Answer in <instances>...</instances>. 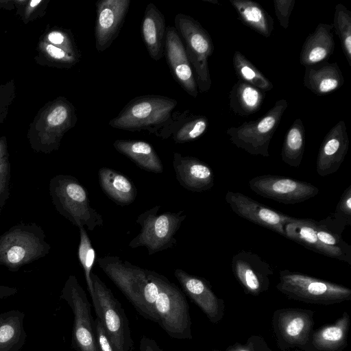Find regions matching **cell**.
I'll return each instance as SVG.
<instances>
[{"mask_svg":"<svg viewBox=\"0 0 351 351\" xmlns=\"http://www.w3.org/2000/svg\"><path fill=\"white\" fill-rule=\"evenodd\" d=\"M130 0H99L96 2L95 47L106 50L118 36L128 13Z\"/></svg>","mask_w":351,"mask_h":351,"instance_id":"ac0fdd59","label":"cell"},{"mask_svg":"<svg viewBox=\"0 0 351 351\" xmlns=\"http://www.w3.org/2000/svg\"><path fill=\"white\" fill-rule=\"evenodd\" d=\"M315 233L317 239L322 243L346 251L351 252V247L346 243L341 235L329 231L320 224L319 221H315Z\"/></svg>","mask_w":351,"mask_h":351,"instance_id":"b9f144b4","label":"cell"},{"mask_svg":"<svg viewBox=\"0 0 351 351\" xmlns=\"http://www.w3.org/2000/svg\"><path fill=\"white\" fill-rule=\"evenodd\" d=\"M322 221L329 230L339 234H341L347 226L351 225V185L343 192L335 213Z\"/></svg>","mask_w":351,"mask_h":351,"instance_id":"d590c367","label":"cell"},{"mask_svg":"<svg viewBox=\"0 0 351 351\" xmlns=\"http://www.w3.org/2000/svg\"><path fill=\"white\" fill-rule=\"evenodd\" d=\"M173 167L179 184L189 191L203 192L215 184V173L211 167L195 157L175 152Z\"/></svg>","mask_w":351,"mask_h":351,"instance_id":"44dd1931","label":"cell"},{"mask_svg":"<svg viewBox=\"0 0 351 351\" xmlns=\"http://www.w3.org/2000/svg\"><path fill=\"white\" fill-rule=\"evenodd\" d=\"M203 351H274L267 343L265 339L261 335H251L245 343L236 342L229 346L225 350L213 349Z\"/></svg>","mask_w":351,"mask_h":351,"instance_id":"60d3db41","label":"cell"},{"mask_svg":"<svg viewBox=\"0 0 351 351\" xmlns=\"http://www.w3.org/2000/svg\"><path fill=\"white\" fill-rule=\"evenodd\" d=\"M349 138L345 122L339 121L325 136L316 160V171L320 176L336 173L347 154Z\"/></svg>","mask_w":351,"mask_h":351,"instance_id":"ffe728a7","label":"cell"},{"mask_svg":"<svg viewBox=\"0 0 351 351\" xmlns=\"http://www.w3.org/2000/svg\"><path fill=\"white\" fill-rule=\"evenodd\" d=\"M344 82L337 62H322L305 66L304 86L318 96L326 95L339 89Z\"/></svg>","mask_w":351,"mask_h":351,"instance_id":"d4e9b609","label":"cell"},{"mask_svg":"<svg viewBox=\"0 0 351 351\" xmlns=\"http://www.w3.org/2000/svg\"><path fill=\"white\" fill-rule=\"evenodd\" d=\"M40 38L47 42L61 48L68 53L81 58V54L76 45L70 29L60 27H47Z\"/></svg>","mask_w":351,"mask_h":351,"instance_id":"f35d334b","label":"cell"},{"mask_svg":"<svg viewBox=\"0 0 351 351\" xmlns=\"http://www.w3.org/2000/svg\"><path fill=\"white\" fill-rule=\"evenodd\" d=\"M49 191L56 210L73 225L78 228L86 226L89 230L103 226L101 215L92 206L87 190L75 177L53 176L49 181Z\"/></svg>","mask_w":351,"mask_h":351,"instance_id":"3957f363","label":"cell"},{"mask_svg":"<svg viewBox=\"0 0 351 351\" xmlns=\"http://www.w3.org/2000/svg\"><path fill=\"white\" fill-rule=\"evenodd\" d=\"M98 177L103 191L117 204L126 206L135 200L136 188L123 174L109 167H101Z\"/></svg>","mask_w":351,"mask_h":351,"instance_id":"4316f807","label":"cell"},{"mask_svg":"<svg viewBox=\"0 0 351 351\" xmlns=\"http://www.w3.org/2000/svg\"><path fill=\"white\" fill-rule=\"evenodd\" d=\"M160 206H154L138 216L136 222L141 230L129 243L130 247H145L148 254L152 255L176 244L175 235L186 215L183 210L160 213Z\"/></svg>","mask_w":351,"mask_h":351,"instance_id":"ba28073f","label":"cell"},{"mask_svg":"<svg viewBox=\"0 0 351 351\" xmlns=\"http://www.w3.org/2000/svg\"><path fill=\"white\" fill-rule=\"evenodd\" d=\"M175 28L185 43V50L194 73L197 88L208 92L211 86L208 58L214 51V45L208 32L191 16L179 13L174 19Z\"/></svg>","mask_w":351,"mask_h":351,"instance_id":"30bf717a","label":"cell"},{"mask_svg":"<svg viewBox=\"0 0 351 351\" xmlns=\"http://www.w3.org/2000/svg\"><path fill=\"white\" fill-rule=\"evenodd\" d=\"M233 68L238 79L267 92L272 83L240 51H235L232 58Z\"/></svg>","mask_w":351,"mask_h":351,"instance_id":"e575fe53","label":"cell"},{"mask_svg":"<svg viewBox=\"0 0 351 351\" xmlns=\"http://www.w3.org/2000/svg\"><path fill=\"white\" fill-rule=\"evenodd\" d=\"M97 263L136 311L144 318L155 322L145 299L151 270L133 265L117 256L106 255L99 258Z\"/></svg>","mask_w":351,"mask_h":351,"instance_id":"9c48e42d","label":"cell"},{"mask_svg":"<svg viewBox=\"0 0 351 351\" xmlns=\"http://www.w3.org/2000/svg\"><path fill=\"white\" fill-rule=\"evenodd\" d=\"M178 101L161 95H143L130 100L109 121L113 128L131 132L147 130L160 137L172 123V112Z\"/></svg>","mask_w":351,"mask_h":351,"instance_id":"7a4b0ae2","label":"cell"},{"mask_svg":"<svg viewBox=\"0 0 351 351\" xmlns=\"http://www.w3.org/2000/svg\"><path fill=\"white\" fill-rule=\"evenodd\" d=\"M225 200L240 217L284 237L285 226L295 218L273 210L239 192L227 191Z\"/></svg>","mask_w":351,"mask_h":351,"instance_id":"2e32d148","label":"cell"},{"mask_svg":"<svg viewBox=\"0 0 351 351\" xmlns=\"http://www.w3.org/2000/svg\"><path fill=\"white\" fill-rule=\"evenodd\" d=\"M332 28L338 36L344 56L351 66V11L341 3L335 8Z\"/></svg>","mask_w":351,"mask_h":351,"instance_id":"8d00e7d4","label":"cell"},{"mask_svg":"<svg viewBox=\"0 0 351 351\" xmlns=\"http://www.w3.org/2000/svg\"><path fill=\"white\" fill-rule=\"evenodd\" d=\"M285 237L318 254L351 265V252L326 245L319 241L315 233V220L295 217L285 227Z\"/></svg>","mask_w":351,"mask_h":351,"instance_id":"7402d4cb","label":"cell"},{"mask_svg":"<svg viewBox=\"0 0 351 351\" xmlns=\"http://www.w3.org/2000/svg\"><path fill=\"white\" fill-rule=\"evenodd\" d=\"M8 163L10 160L7 138L2 136L0 137V171Z\"/></svg>","mask_w":351,"mask_h":351,"instance_id":"c3c4849f","label":"cell"},{"mask_svg":"<svg viewBox=\"0 0 351 351\" xmlns=\"http://www.w3.org/2000/svg\"><path fill=\"white\" fill-rule=\"evenodd\" d=\"M139 351H163L152 338L143 335L139 342Z\"/></svg>","mask_w":351,"mask_h":351,"instance_id":"7dc6e473","label":"cell"},{"mask_svg":"<svg viewBox=\"0 0 351 351\" xmlns=\"http://www.w3.org/2000/svg\"><path fill=\"white\" fill-rule=\"evenodd\" d=\"M80 243L77 249L79 261L84 269L85 280L90 296L93 294V286L90 274L95 261L96 254L91 241L84 227L79 228Z\"/></svg>","mask_w":351,"mask_h":351,"instance_id":"74e56055","label":"cell"},{"mask_svg":"<svg viewBox=\"0 0 351 351\" xmlns=\"http://www.w3.org/2000/svg\"><path fill=\"white\" fill-rule=\"evenodd\" d=\"M315 311L300 308H282L273 313L272 330L281 351L304 350L315 325Z\"/></svg>","mask_w":351,"mask_h":351,"instance_id":"4fadbf2b","label":"cell"},{"mask_svg":"<svg viewBox=\"0 0 351 351\" xmlns=\"http://www.w3.org/2000/svg\"><path fill=\"white\" fill-rule=\"evenodd\" d=\"M350 317L344 311L335 322L313 330L303 351H343L348 345Z\"/></svg>","mask_w":351,"mask_h":351,"instance_id":"603a6c76","label":"cell"},{"mask_svg":"<svg viewBox=\"0 0 351 351\" xmlns=\"http://www.w3.org/2000/svg\"><path fill=\"white\" fill-rule=\"evenodd\" d=\"M24 318L19 310L0 313V351H19L23 347L27 336Z\"/></svg>","mask_w":351,"mask_h":351,"instance_id":"f1b7e54d","label":"cell"},{"mask_svg":"<svg viewBox=\"0 0 351 351\" xmlns=\"http://www.w3.org/2000/svg\"><path fill=\"white\" fill-rule=\"evenodd\" d=\"M40 66L57 69H70L77 64L80 58L75 56L40 37L34 57Z\"/></svg>","mask_w":351,"mask_h":351,"instance_id":"836d02e7","label":"cell"},{"mask_svg":"<svg viewBox=\"0 0 351 351\" xmlns=\"http://www.w3.org/2000/svg\"><path fill=\"white\" fill-rule=\"evenodd\" d=\"M305 130L300 119H296L285 136L281 157L282 161L292 167H300L304 152Z\"/></svg>","mask_w":351,"mask_h":351,"instance_id":"d6a6232c","label":"cell"},{"mask_svg":"<svg viewBox=\"0 0 351 351\" xmlns=\"http://www.w3.org/2000/svg\"><path fill=\"white\" fill-rule=\"evenodd\" d=\"M250 189L265 198L285 204L305 202L319 193V189L311 183L291 178L262 175L249 180Z\"/></svg>","mask_w":351,"mask_h":351,"instance_id":"5bb4252c","label":"cell"},{"mask_svg":"<svg viewBox=\"0 0 351 351\" xmlns=\"http://www.w3.org/2000/svg\"><path fill=\"white\" fill-rule=\"evenodd\" d=\"M158 291L152 311L158 324L171 338L192 339L191 318L184 293L167 277L157 272Z\"/></svg>","mask_w":351,"mask_h":351,"instance_id":"5b68a950","label":"cell"},{"mask_svg":"<svg viewBox=\"0 0 351 351\" xmlns=\"http://www.w3.org/2000/svg\"><path fill=\"white\" fill-rule=\"evenodd\" d=\"M51 250L43 228L36 223H21L0 235V265L10 271L47 256Z\"/></svg>","mask_w":351,"mask_h":351,"instance_id":"277c9868","label":"cell"},{"mask_svg":"<svg viewBox=\"0 0 351 351\" xmlns=\"http://www.w3.org/2000/svg\"><path fill=\"white\" fill-rule=\"evenodd\" d=\"M287 106L285 99H278L263 117L230 127L226 134L233 145L248 154L269 157L270 141Z\"/></svg>","mask_w":351,"mask_h":351,"instance_id":"8fae6325","label":"cell"},{"mask_svg":"<svg viewBox=\"0 0 351 351\" xmlns=\"http://www.w3.org/2000/svg\"><path fill=\"white\" fill-rule=\"evenodd\" d=\"M208 119L204 115H195L189 110L178 115L163 132L162 138L172 135L176 143L193 141L202 136L208 127Z\"/></svg>","mask_w":351,"mask_h":351,"instance_id":"f546056e","label":"cell"},{"mask_svg":"<svg viewBox=\"0 0 351 351\" xmlns=\"http://www.w3.org/2000/svg\"><path fill=\"white\" fill-rule=\"evenodd\" d=\"M77 121L74 105L64 97H58L40 108L27 130L31 148L37 153L58 150L64 134Z\"/></svg>","mask_w":351,"mask_h":351,"instance_id":"6da1fadb","label":"cell"},{"mask_svg":"<svg viewBox=\"0 0 351 351\" xmlns=\"http://www.w3.org/2000/svg\"><path fill=\"white\" fill-rule=\"evenodd\" d=\"M231 267L235 278L246 294L258 296L269 289L274 270L258 254L242 250L233 256Z\"/></svg>","mask_w":351,"mask_h":351,"instance_id":"9a60e30c","label":"cell"},{"mask_svg":"<svg viewBox=\"0 0 351 351\" xmlns=\"http://www.w3.org/2000/svg\"><path fill=\"white\" fill-rule=\"evenodd\" d=\"M332 25L320 23L303 43L300 53V62L305 66L326 60L335 50Z\"/></svg>","mask_w":351,"mask_h":351,"instance_id":"cb8c5ba5","label":"cell"},{"mask_svg":"<svg viewBox=\"0 0 351 351\" xmlns=\"http://www.w3.org/2000/svg\"><path fill=\"white\" fill-rule=\"evenodd\" d=\"M49 1V0H14V5L16 9V14L25 24H27L43 17Z\"/></svg>","mask_w":351,"mask_h":351,"instance_id":"ab89813d","label":"cell"},{"mask_svg":"<svg viewBox=\"0 0 351 351\" xmlns=\"http://www.w3.org/2000/svg\"><path fill=\"white\" fill-rule=\"evenodd\" d=\"M96 338L99 351H115L103 325L98 318L95 319Z\"/></svg>","mask_w":351,"mask_h":351,"instance_id":"bcb514c9","label":"cell"},{"mask_svg":"<svg viewBox=\"0 0 351 351\" xmlns=\"http://www.w3.org/2000/svg\"><path fill=\"white\" fill-rule=\"evenodd\" d=\"M17 292L18 289L15 287L0 285V300L12 296Z\"/></svg>","mask_w":351,"mask_h":351,"instance_id":"681fc988","label":"cell"},{"mask_svg":"<svg viewBox=\"0 0 351 351\" xmlns=\"http://www.w3.org/2000/svg\"><path fill=\"white\" fill-rule=\"evenodd\" d=\"M164 15L155 4L146 6L141 25V34L149 56L156 61L164 56L166 39Z\"/></svg>","mask_w":351,"mask_h":351,"instance_id":"484cf974","label":"cell"},{"mask_svg":"<svg viewBox=\"0 0 351 351\" xmlns=\"http://www.w3.org/2000/svg\"><path fill=\"white\" fill-rule=\"evenodd\" d=\"M15 97L16 85L14 80L0 84V125L5 121Z\"/></svg>","mask_w":351,"mask_h":351,"instance_id":"7bdbcfd3","label":"cell"},{"mask_svg":"<svg viewBox=\"0 0 351 351\" xmlns=\"http://www.w3.org/2000/svg\"><path fill=\"white\" fill-rule=\"evenodd\" d=\"M60 298L67 303L73 314L71 337L73 348L76 351H99L91 306L75 276L68 277Z\"/></svg>","mask_w":351,"mask_h":351,"instance_id":"7c38bea8","label":"cell"},{"mask_svg":"<svg viewBox=\"0 0 351 351\" xmlns=\"http://www.w3.org/2000/svg\"><path fill=\"white\" fill-rule=\"evenodd\" d=\"M174 276L184 292L202 310L213 324L219 323L224 317L225 301L212 290L205 278L176 269Z\"/></svg>","mask_w":351,"mask_h":351,"instance_id":"e0dca14e","label":"cell"},{"mask_svg":"<svg viewBox=\"0 0 351 351\" xmlns=\"http://www.w3.org/2000/svg\"><path fill=\"white\" fill-rule=\"evenodd\" d=\"M0 8L13 10L14 8V0L0 1Z\"/></svg>","mask_w":351,"mask_h":351,"instance_id":"f907efd6","label":"cell"},{"mask_svg":"<svg viewBox=\"0 0 351 351\" xmlns=\"http://www.w3.org/2000/svg\"><path fill=\"white\" fill-rule=\"evenodd\" d=\"M11 178L10 162L0 171V211L10 197V183Z\"/></svg>","mask_w":351,"mask_h":351,"instance_id":"f6af8a7d","label":"cell"},{"mask_svg":"<svg viewBox=\"0 0 351 351\" xmlns=\"http://www.w3.org/2000/svg\"><path fill=\"white\" fill-rule=\"evenodd\" d=\"M93 305L115 351H132L134 343L128 319L119 301L112 291L91 272Z\"/></svg>","mask_w":351,"mask_h":351,"instance_id":"52a82bcc","label":"cell"},{"mask_svg":"<svg viewBox=\"0 0 351 351\" xmlns=\"http://www.w3.org/2000/svg\"><path fill=\"white\" fill-rule=\"evenodd\" d=\"M243 23L265 38H269L274 29L271 16L258 3L250 0H230Z\"/></svg>","mask_w":351,"mask_h":351,"instance_id":"1f68e13d","label":"cell"},{"mask_svg":"<svg viewBox=\"0 0 351 351\" xmlns=\"http://www.w3.org/2000/svg\"><path fill=\"white\" fill-rule=\"evenodd\" d=\"M293 351H303V350H300L295 349V350H294Z\"/></svg>","mask_w":351,"mask_h":351,"instance_id":"816d5d0a","label":"cell"},{"mask_svg":"<svg viewBox=\"0 0 351 351\" xmlns=\"http://www.w3.org/2000/svg\"><path fill=\"white\" fill-rule=\"evenodd\" d=\"M114 149L132 160L140 168L161 173L163 165L154 147L147 142L118 139L113 143Z\"/></svg>","mask_w":351,"mask_h":351,"instance_id":"83f0119b","label":"cell"},{"mask_svg":"<svg viewBox=\"0 0 351 351\" xmlns=\"http://www.w3.org/2000/svg\"><path fill=\"white\" fill-rule=\"evenodd\" d=\"M265 97V92L239 80L230 91L229 106L235 114L246 117L259 110Z\"/></svg>","mask_w":351,"mask_h":351,"instance_id":"4dcf8cb0","label":"cell"},{"mask_svg":"<svg viewBox=\"0 0 351 351\" xmlns=\"http://www.w3.org/2000/svg\"><path fill=\"white\" fill-rule=\"evenodd\" d=\"M276 289L291 300L331 305L351 300V289L341 285L288 269L280 271Z\"/></svg>","mask_w":351,"mask_h":351,"instance_id":"8992f818","label":"cell"},{"mask_svg":"<svg viewBox=\"0 0 351 351\" xmlns=\"http://www.w3.org/2000/svg\"><path fill=\"white\" fill-rule=\"evenodd\" d=\"M164 55L173 77L189 95L196 98L198 90L194 73L175 27L167 28Z\"/></svg>","mask_w":351,"mask_h":351,"instance_id":"d6986e66","label":"cell"},{"mask_svg":"<svg viewBox=\"0 0 351 351\" xmlns=\"http://www.w3.org/2000/svg\"><path fill=\"white\" fill-rule=\"evenodd\" d=\"M295 0H274L275 13L280 26L287 29L289 18L294 7Z\"/></svg>","mask_w":351,"mask_h":351,"instance_id":"ee69618b","label":"cell"}]
</instances>
